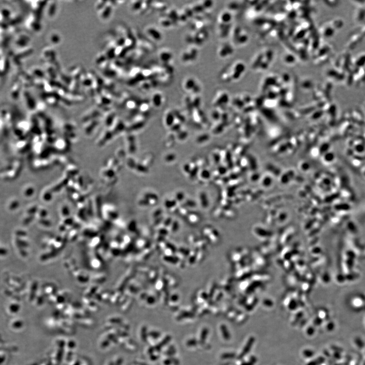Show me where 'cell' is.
I'll return each mask as SVG.
<instances>
[{
    "mask_svg": "<svg viewBox=\"0 0 365 365\" xmlns=\"http://www.w3.org/2000/svg\"><path fill=\"white\" fill-rule=\"evenodd\" d=\"M182 86L185 90L193 94H198L201 90L200 85L197 82L195 78L192 77L185 78L182 82Z\"/></svg>",
    "mask_w": 365,
    "mask_h": 365,
    "instance_id": "1",
    "label": "cell"
},
{
    "mask_svg": "<svg viewBox=\"0 0 365 365\" xmlns=\"http://www.w3.org/2000/svg\"><path fill=\"white\" fill-rule=\"evenodd\" d=\"M158 58L161 62L168 65L172 60L173 53L170 49L163 48L159 51Z\"/></svg>",
    "mask_w": 365,
    "mask_h": 365,
    "instance_id": "4",
    "label": "cell"
},
{
    "mask_svg": "<svg viewBox=\"0 0 365 365\" xmlns=\"http://www.w3.org/2000/svg\"><path fill=\"white\" fill-rule=\"evenodd\" d=\"M162 93H161L159 91L155 92V93H154L152 100V102H153L154 105H156V106H159V105H160L161 103L162 102L163 100V96Z\"/></svg>",
    "mask_w": 365,
    "mask_h": 365,
    "instance_id": "7",
    "label": "cell"
},
{
    "mask_svg": "<svg viewBox=\"0 0 365 365\" xmlns=\"http://www.w3.org/2000/svg\"><path fill=\"white\" fill-rule=\"evenodd\" d=\"M314 332V328L310 327L308 328L307 330V333L309 335H313Z\"/></svg>",
    "mask_w": 365,
    "mask_h": 365,
    "instance_id": "14",
    "label": "cell"
},
{
    "mask_svg": "<svg viewBox=\"0 0 365 365\" xmlns=\"http://www.w3.org/2000/svg\"><path fill=\"white\" fill-rule=\"evenodd\" d=\"M233 49L229 44H223L219 48L218 54L221 58H226L233 53Z\"/></svg>",
    "mask_w": 365,
    "mask_h": 365,
    "instance_id": "5",
    "label": "cell"
},
{
    "mask_svg": "<svg viewBox=\"0 0 365 365\" xmlns=\"http://www.w3.org/2000/svg\"><path fill=\"white\" fill-rule=\"evenodd\" d=\"M201 5H203V7L205 10V9H210L211 8H212L214 4L213 1H203H203Z\"/></svg>",
    "mask_w": 365,
    "mask_h": 365,
    "instance_id": "11",
    "label": "cell"
},
{
    "mask_svg": "<svg viewBox=\"0 0 365 365\" xmlns=\"http://www.w3.org/2000/svg\"><path fill=\"white\" fill-rule=\"evenodd\" d=\"M322 360H321V358H318L317 360L312 361L310 363H308L307 365H318V363H320L322 362Z\"/></svg>",
    "mask_w": 365,
    "mask_h": 365,
    "instance_id": "13",
    "label": "cell"
},
{
    "mask_svg": "<svg viewBox=\"0 0 365 365\" xmlns=\"http://www.w3.org/2000/svg\"><path fill=\"white\" fill-rule=\"evenodd\" d=\"M355 19L356 21L361 22L365 19V8L364 7L360 8L358 10H356L355 14Z\"/></svg>",
    "mask_w": 365,
    "mask_h": 365,
    "instance_id": "9",
    "label": "cell"
},
{
    "mask_svg": "<svg viewBox=\"0 0 365 365\" xmlns=\"http://www.w3.org/2000/svg\"><path fill=\"white\" fill-rule=\"evenodd\" d=\"M173 21L169 18H162L160 21L161 25L164 27H172Z\"/></svg>",
    "mask_w": 365,
    "mask_h": 365,
    "instance_id": "10",
    "label": "cell"
},
{
    "mask_svg": "<svg viewBox=\"0 0 365 365\" xmlns=\"http://www.w3.org/2000/svg\"><path fill=\"white\" fill-rule=\"evenodd\" d=\"M361 29H358V31L356 30L354 32V33H352L350 35L346 43L347 48L352 49V48L356 47L358 43L361 42L365 36V33H361Z\"/></svg>",
    "mask_w": 365,
    "mask_h": 365,
    "instance_id": "2",
    "label": "cell"
},
{
    "mask_svg": "<svg viewBox=\"0 0 365 365\" xmlns=\"http://www.w3.org/2000/svg\"><path fill=\"white\" fill-rule=\"evenodd\" d=\"M254 341H255V339H254V337H251L249 339V340H248L247 344L245 346V348L243 350V352H242L241 356H240L241 358H242L243 356H245L246 354L249 353V352L250 351L251 348H252V346L254 344Z\"/></svg>",
    "mask_w": 365,
    "mask_h": 365,
    "instance_id": "8",
    "label": "cell"
},
{
    "mask_svg": "<svg viewBox=\"0 0 365 365\" xmlns=\"http://www.w3.org/2000/svg\"><path fill=\"white\" fill-rule=\"evenodd\" d=\"M145 33L147 36L156 42H160L163 39L162 33L156 27L148 26L146 28Z\"/></svg>",
    "mask_w": 365,
    "mask_h": 365,
    "instance_id": "3",
    "label": "cell"
},
{
    "mask_svg": "<svg viewBox=\"0 0 365 365\" xmlns=\"http://www.w3.org/2000/svg\"><path fill=\"white\" fill-rule=\"evenodd\" d=\"M232 19V14L229 11H224L221 12L219 16V23L222 25H230Z\"/></svg>",
    "mask_w": 365,
    "mask_h": 365,
    "instance_id": "6",
    "label": "cell"
},
{
    "mask_svg": "<svg viewBox=\"0 0 365 365\" xmlns=\"http://www.w3.org/2000/svg\"><path fill=\"white\" fill-rule=\"evenodd\" d=\"M314 352H312L311 350H305L303 352V354L304 356H306V358H310L311 356H312L314 355Z\"/></svg>",
    "mask_w": 365,
    "mask_h": 365,
    "instance_id": "12",
    "label": "cell"
}]
</instances>
